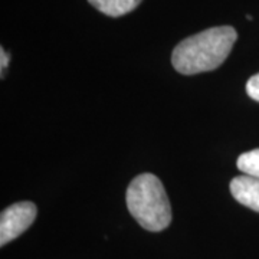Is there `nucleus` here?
I'll return each instance as SVG.
<instances>
[{"instance_id":"4","label":"nucleus","mask_w":259,"mask_h":259,"mask_svg":"<svg viewBox=\"0 0 259 259\" xmlns=\"http://www.w3.org/2000/svg\"><path fill=\"white\" fill-rule=\"evenodd\" d=\"M229 189L239 203L259 212V179L248 175L235 177L232 179Z\"/></svg>"},{"instance_id":"3","label":"nucleus","mask_w":259,"mask_h":259,"mask_svg":"<svg viewBox=\"0 0 259 259\" xmlns=\"http://www.w3.org/2000/svg\"><path fill=\"white\" fill-rule=\"evenodd\" d=\"M36 204L32 202H19L6 207L0 214V246L16 239L35 222Z\"/></svg>"},{"instance_id":"1","label":"nucleus","mask_w":259,"mask_h":259,"mask_svg":"<svg viewBox=\"0 0 259 259\" xmlns=\"http://www.w3.org/2000/svg\"><path fill=\"white\" fill-rule=\"evenodd\" d=\"M238 39L232 26L206 29L182 40L171 54V64L177 72L194 75L209 72L226 61Z\"/></svg>"},{"instance_id":"6","label":"nucleus","mask_w":259,"mask_h":259,"mask_svg":"<svg viewBox=\"0 0 259 259\" xmlns=\"http://www.w3.org/2000/svg\"><path fill=\"white\" fill-rule=\"evenodd\" d=\"M236 166L245 175L259 179V148L241 154L238 157Z\"/></svg>"},{"instance_id":"8","label":"nucleus","mask_w":259,"mask_h":259,"mask_svg":"<svg viewBox=\"0 0 259 259\" xmlns=\"http://www.w3.org/2000/svg\"><path fill=\"white\" fill-rule=\"evenodd\" d=\"M10 55L5 51V48H0V71H2V78H5V72H6V68L9 65Z\"/></svg>"},{"instance_id":"2","label":"nucleus","mask_w":259,"mask_h":259,"mask_svg":"<svg viewBox=\"0 0 259 259\" xmlns=\"http://www.w3.org/2000/svg\"><path fill=\"white\" fill-rule=\"evenodd\" d=\"M125 202L131 216L146 231L161 232L171 222V207L164 186L151 173H143L130 183Z\"/></svg>"},{"instance_id":"7","label":"nucleus","mask_w":259,"mask_h":259,"mask_svg":"<svg viewBox=\"0 0 259 259\" xmlns=\"http://www.w3.org/2000/svg\"><path fill=\"white\" fill-rule=\"evenodd\" d=\"M246 93L252 100L259 102V74L250 76L246 82Z\"/></svg>"},{"instance_id":"5","label":"nucleus","mask_w":259,"mask_h":259,"mask_svg":"<svg viewBox=\"0 0 259 259\" xmlns=\"http://www.w3.org/2000/svg\"><path fill=\"white\" fill-rule=\"evenodd\" d=\"M88 2L104 15L118 18L133 12L143 0H88Z\"/></svg>"}]
</instances>
